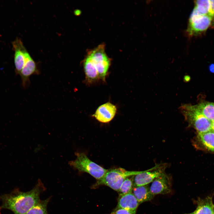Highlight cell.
<instances>
[{
  "label": "cell",
  "mask_w": 214,
  "mask_h": 214,
  "mask_svg": "<svg viewBox=\"0 0 214 214\" xmlns=\"http://www.w3.org/2000/svg\"><path fill=\"white\" fill-rule=\"evenodd\" d=\"M116 112V106L110 103L107 102L99 106L93 116L99 122L106 123L113 119Z\"/></svg>",
  "instance_id": "obj_9"
},
{
  "label": "cell",
  "mask_w": 214,
  "mask_h": 214,
  "mask_svg": "<svg viewBox=\"0 0 214 214\" xmlns=\"http://www.w3.org/2000/svg\"><path fill=\"white\" fill-rule=\"evenodd\" d=\"M38 72L36 63L29 54L19 74L23 86L24 88L27 86L29 84L30 77L32 75L38 74Z\"/></svg>",
  "instance_id": "obj_12"
},
{
  "label": "cell",
  "mask_w": 214,
  "mask_h": 214,
  "mask_svg": "<svg viewBox=\"0 0 214 214\" xmlns=\"http://www.w3.org/2000/svg\"><path fill=\"white\" fill-rule=\"evenodd\" d=\"M132 193L137 199L139 204L150 201L155 195L152 194L148 185L133 187Z\"/></svg>",
  "instance_id": "obj_13"
},
{
  "label": "cell",
  "mask_w": 214,
  "mask_h": 214,
  "mask_svg": "<svg viewBox=\"0 0 214 214\" xmlns=\"http://www.w3.org/2000/svg\"><path fill=\"white\" fill-rule=\"evenodd\" d=\"M14 51V61L15 72L19 75L29 55L21 39L17 37L12 43Z\"/></svg>",
  "instance_id": "obj_8"
},
{
  "label": "cell",
  "mask_w": 214,
  "mask_h": 214,
  "mask_svg": "<svg viewBox=\"0 0 214 214\" xmlns=\"http://www.w3.org/2000/svg\"><path fill=\"white\" fill-rule=\"evenodd\" d=\"M139 205L136 197L131 193L119 196L117 205L114 210L123 209L129 211L131 214H136Z\"/></svg>",
  "instance_id": "obj_10"
},
{
  "label": "cell",
  "mask_w": 214,
  "mask_h": 214,
  "mask_svg": "<svg viewBox=\"0 0 214 214\" xmlns=\"http://www.w3.org/2000/svg\"><path fill=\"white\" fill-rule=\"evenodd\" d=\"M210 7L208 15L214 18V0H209Z\"/></svg>",
  "instance_id": "obj_21"
},
{
  "label": "cell",
  "mask_w": 214,
  "mask_h": 214,
  "mask_svg": "<svg viewBox=\"0 0 214 214\" xmlns=\"http://www.w3.org/2000/svg\"><path fill=\"white\" fill-rule=\"evenodd\" d=\"M75 14H76V15H77H77H78V14H79V12L80 13V12H79V10H76L75 11Z\"/></svg>",
  "instance_id": "obj_25"
},
{
  "label": "cell",
  "mask_w": 214,
  "mask_h": 214,
  "mask_svg": "<svg viewBox=\"0 0 214 214\" xmlns=\"http://www.w3.org/2000/svg\"><path fill=\"white\" fill-rule=\"evenodd\" d=\"M197 138L205 148L214 152V131L198 133Z\"/></svg>",
  "instance_id": "obj_16"
},
{
  "label": "cell",
  "mask_w": 214,
  "mask_h": 214,
  "mask_svg": "<svg viewBox=\"0 0 214 214\" xmlns=\"http://www.w3.org/2000/svg\"><path fill=\"white\" fill-rule=\"evenodd\" d=\"M214 18L208 15H202L193 9L190 16L187 32L190 37L202 34L213 26Z\"/></svg>",
  "instance_id": "obj_5"
},
{
  "label": "cell",
  "mask_w": 214,
  "mask_h": 214,
  "mask_svg": "<svg viewBox=\"0 0 214 214\" xmlns=\"http://www.w3.org/2000/svg\"><path fill=\"white\" fill-rule=\"evenodd\" d=\"M112 213L113 214H131L129 211L121 209L114 210Z\"/></svg>",
  "instance_id": "obj_22"
},
{
  "label": "cell",
  "mask_w": 214,
  "mask_h": 214,
  "mask_svg": "<svg viewBox=\"0 0 214 214\" xmlns=\"http://www.w3.org/2000/svg\"><path fill=\"white\" fill-rule=\"evenodd\" d=\"M213 214H214V213H213Z\"/></svg>",
  "instance_id": "obj_27"
},
{
  "label": "cell",
  "mask_w": 214,
  "mask_h": 214,
  "mask_svg": "<svg viewBox=\"0 0 214 214\" xmlns=\"http://www.w3.org/2000/svg\"><path fill=\"white\" fill-rule=\"evenodd\" d=\"M194 9L202 15H208L210 1L209 0H198L195 1Z\"/></svg>",
  "instance_id": "obj_19"
},
{
  "label": "cell",
  "mask_w": 214,
  "mask_h": 214,
  "mask_svg": "<svg viewBox=\"0 0 214 214\" xmlns=\"http://www.w3.org/2000/svg\"><path fill=\"white\" fill-rule=\"evenodd\" d=\"M212 130L214 131V119L212 122Z\"/></svg>",
  "instance_id": "obj_24"
},
{
  "label": "cell",
  "mask_w": 214,
  "mask_h": 214,
  "mask_svg": "<svg viewBox=\"0 0 214 214\" xmlns=\"http://www.w3.org/2000/svg\"><path fill=\"white\" fill-rule=\"evenodd\" d=\"M133 187V179L126 178L123 182L118 191L119 196L132 193Z\"/></svg>",
  "instance_id": "obj_20"
},
{
  "label": "cell",
  "mask_w": 214,
  "mask_h": 214,
  "mask_svg": "<svg viewBox=\"0 0 214 214\" xmlns=\"http://www.w3.org/2000/svg\"><path fill=\"white\" fill-rule=\"evenodd\" d=\"M150 189L151 193L154 195L169 193L171 189L168 176L165 173L157 178L152 182Z\"/></svg>",
  "instance_id": "obj_11"
},
{
  "label": "cell",
  "mask_w": 214,
  "mask_h": 214,
  "mask_svg": "<svg viewBox=\"0 0 214 214\" xmlns=\"http://www.w3.org/2000/svg\"><path fill=\"white\" fill-rule=\"evenodd\" d=\"M83 67L86 78L90 82H93L99 78L97 70L88 55L84 59Z\"/></svg>",
  "instance_id": "obj_14"
},
{
  "label": "cell",
  "mask_w": 214,
  "mask_h": 214,
  "mask_svg": "<svg viewBox=\"0 0 214 214\" xmlns=\"http://www.w3.org/2000/svg\"><path fill=\"white\" fill-rule=\"evenodd\" d=\"M179 109L189 125L193 127L198 133L212 130V122L202 114L196 105H182Z\"/></svg>",
  "instance_id": "obj_2"
},
{
  "label": "cell",
  "mask_w": 214,
  "mask_h": 214,
  "mask_svg": "<svg viewBox=\"0 0 214 214\" xmlns=\"http://www.w3.org/2000/svg\"><path fill=\"white\" fill-rule=\"evenodd\" d=\"M209 69L211 72L214 73V64H211L209 66Z\"/></svg>",
  "instance_id": "obj_23"
},
{
  "label": "cell",
  "mask_w": 214,
  "mask_h": 214,
  "mask_svg": "<svg viewBox=\"0 0 214 214\" xmlns=\"http://www.w3.org/2000/svg\"><path fill=\"white\" fill-rule=\"evenodd\" d=\"M45 189L39 179L37 184L30 191L24 192L16 189L10 193L0 195L2 204L0 210L8 209L14 214H25L39 202L40 196Z\"/></svg>",
  "instance_id": "obj_1"
},
{
  "label": "cell",
  "mask_w": 214,
  "mask_h": 214,
  "mask_svg": "<svg viewBox=\"0 0 214 214\" xmlns=\"http://www.w3.org/2000/svg\"><path fill=\"white\" fill-rule=\"evenodd\" d=\"M193 214V213H190V214Z\"/></svg>",
  "instance_id": "obj_26"
},
{
  "label": "cell",
  "mask_w": 214,
  "mask_h": 214,
  "mask_svg": "<svg viewBox=\"0 0 214 214\" xmlns=\"http://www.w3.org/2000/svg\"><path fill=\"white\" fill-rule=\"evenodd\" d=\"M193 214H213L214 205L210 197L200 200L198 202L197 207Z\"/></svg>",
  "instance_id": "obj_15"
},
{
  "label": "cell",
  "mask_w": 214,
  "mask_h": 214,
  "mask_svg": "<svg viewBox=\"0 0 214 214\" xmlns=\"http://www.w3.org/2000/svg\"><path fill=\"white\" fill-rule=\"evenodd\" d=\"M50 199L49 197L43 200H40L25 214H48L47 207Z\"/></svg>",
  "instance_id": "obj_18"
},
{
  "label": "cell",
  "mask_w": 214,
  "mask_h": 214,
  "mask_svg": "<svg viewBox=\"0 0 214 214\" xmlns=\"http://www.w3.org/2000/svg\"><path fill=\"white\" fill-rule=\"evenodd\" d=\"M202 114L211 122L214 119V102H201L196 105Z\"/></svg>",
  "instance_id": "obj_17"
},
{
  "label": "cell",
  "mask_w": 214,
  "mask_h": 214,
  "mask_svg": "<svg viewBox=\"0 0 214 214\" xmlns=\"http://www.w3.org/2000/svg\"><path fill=\"white\" fill-rule=\"evenodd\" d=\"M143 171H128L121 168L108 169L101 179L97 180L93 187L95 188L99 185H105L118 192L126 178L141 173Z\"/></svg>",
  "instance_id": "obj_3"
},
{
  "label": "cell",
  "mask_w": 214,
  "mask_h": 214,
  "mask_svg": "<svg viewBox=\"0 0 214 214\" xmlns=\"http://www.w3.org/2000/svg\"><path fill=\"white\" fill-rule=\"evenodd\" d=\"M165 166L157 165L148 170L134 176L133 179V187L148 185L165 173Z\"/></svg>",
  "instance_id": "obj_7"
},
{
  "label": "cell",
  "mask_w": 214,
  "mask_h": 214,
  "mask_svg": "<svg viewBox=\"0 0 214 214\" xmlns=\"http://www.w3.org/2000/svg\"><path fill=\"white\" fill-rule=\"evenodd\" d=\"M105 45L101 44L88 52V55L98 72L99 78L104 81L110 64V60L106 55Z\"/></svg>",
  "instance_id": "obj_6"
},
{
  "label": "cell",
  "mask_w": 214,
  "mask_h": 214,
  "mask_svg": "<svg viewBox=\"0 0 214 214\" xmlns=\"http://www.w3.org/2000/svg\"><path fill=\"white\" fill-rule=\"evenodd\" d=\"M75 154L76 159L69 161L68 164L79 172H86L98 180L101 179L107 171L90 160L85 153L76 152Z\"/></svg>",
  "instance_id": "obj_4"
}]
</instances>
